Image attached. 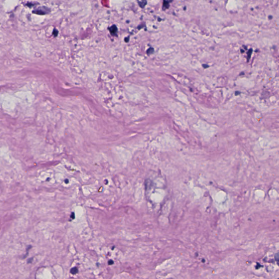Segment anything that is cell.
<instances>
[{"instance_id": "cell-1", "label": "cell", "mask_w": 279, "mask_h": 279, "mask_svg": "<svg viewBox=\"0 0 279 279\" xmlns=\"http://www.w3.org/2000/svg\"><path fill=\"white\" fill-rule=\"evenodd\" d=\"M78 272V268H76V267H74L73 268H72L71 269V271H70V273H72V274H73V275H75V274H76Z\"/></svg>"}, {"instance_id": "cell-2", "label": "cell", "mask_w": 279, "mask_h": 279, "mask_svg": "<svg viewBox=\"0 0 279 279\" xmlns=\"http://www.w3.org/2000/svg\"><path fill=\"white\" fill-rule=\"evenodd\" d=\"M117 30V27H116V26H113L111 27L110 32H111V33H112V34H115V33H116Z\"/></svg>"}, {"instance_id": "cell-3", "label": "cell", "mask_w": 279, "mask_h": 279, "mask_svg": "<svg viewBox=\"0 0 279 279\" xmlns=\"http://www.w3.org/2000/svg\"><path fill=\"white\" fill-rule=\"evenodd\" d=\"M168 3V2H167V1H164V6L166 7V8H168V7H169Z\"/></svg>"}, {"instance_id": "cell-4", "label": "cell", "mask_w": 279, "mask_h": 279, "mask_svg": "<svg viewBox=\"0 0 279 279\" xmlns=\"http://www.w3.org/2000/svg\"><path fill=\"white\" fill-rule=\"evenodd\" d=\"M252 52H253V50L251 49L249 50V52H248V57H249V58L250 57V56L251 55V53H252Z\"/></svg>"}, {"instance_id": "cell-5", "label": "cell", "mask_w": 279, "mask_h": 279, "mask_svg": "<svg viewBox=\"0 0 279 279\" xmlns=\"http://www.w3.org/2000/svg\"><path fill=\"white\" fill-rule=\"evenodd\" d=\"M113 261H111V260H110V261H109V265H112V264H113Z\"/></svg>"}, {"instance_id": "cell-6", "label": "cell", "mask_w": 279, "mask_h": 279, "mask_svg": "<svg viewBox=\"0 0 279 279\" xmlns=\"http://www.w3.org/2000/svg\"><path fill=\"white\" fill-rule=\"evenodd\" d=\"M239 93H239V92H236V93H235V95H239Z\"/></svg>"}]
</instances>
